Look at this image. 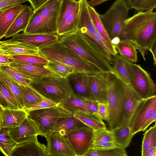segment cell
<instances>
[{
	"instance_id": "obj_1",
	"label": "cell",
	"mask_w": 156,
	"mask_h": 156,
	"mask_svg": "<svg viewBox=\"0 0 156 156\" xmlns=\"http://www.w3.org/2000/svg\"><path fill=\"white\" fill-rule=\"evenodd\" d=\"M124 30L126 39L145 61L147 52L156 43V12L152 10L137 12L125 20Z\"/></svg>"
},
{
	"instance_id": "obj_2",
	"label": "cell",
	"mask_w": 156,
	"mask_h": 156,
	"mask_svg": "<svg viewBox=\"0 0 156 156\" xmlns=\"http://www.w3.org/2000/svg\"><path fill=\"white\" fill-rule=\"evenodd\" d=\"M58 36V41L62 44L99 71L114 73L112 65L86 35L76 30Z\"/></svg>"
},
{
	"instance_id": "obj_3",
	"label": "cell",
	"mask_w": 156,
	"mask_h": 156,
	"mask_svg": "<svg viewBox=\"0 0 156 156\" xmlns=\"http://www.w3.org/2000/svg\"><path fill=\"white\" fill-rule=\"evenodd\" d=\"M60 0H49L33 12L23 32L26 34H56Z\"/></svg>"
},
{
	"instance_id": "obj_4",
	"label": "cell",
	"mask_w": 156,
	"mask_h": 156,
	"mask_svg": "<svg viewBox=\"0 0 156 156\" xmlns=\"http://www.w3.org/2000/svg\"><path fill=\"white\" fill-rule=\"evenodd\" d=\"M108 115L106 121L109 130L118 127L123 116L125 104L123 82L114 73H106Z\"/></svg>"
},
{
	"instance_id": "obj_5",
	"label": "cell",
	"mask_w": 156,
	"mask_h": 156,
	"mask_svg": "<svg viewBox=\"0 0 156 156\" xmlns=\"http://www.w3.org/2000/svg\"><path fill=\"white\" fill-rule=\"evenodd\" d=\"M39 55L48 61L56 60L73 67L75 72L92 74L99 71L58 41L39 48Z\"/></svg>"
},
{
	"instance_id": "obj_6",
	"label": "cell",
	"mask_w": 156,
	"mask_h": 156,
	"mask_svg": "<svg viewBox=\"0 0 156 156\" xmlns=\"http://www.w3.org/2000/svg\"><path fill=\"white\" fill-rule=\"evenodd\" d=\"M30 84L42 97L57 105L62 103L73 94L67 77H44L32 78Z\"/></svg>"
},
{
	"instance_id": "obj_7",
	"label": "cell",
	"mask_w": 156,
	"mask_h": 156,
	"mask_svg": "<svg viewBox=\"0 0 156 156\" xmlns=\"http://www.w3.org/2000/svg\"><path fill=\"white\" fill-rule=\"evenodd\" d=\"M129 10L125 0H116L104 14H99L105 29L111 40L118 37L127 39L124 30V23Z\"/></svg>"
},
{
	"instance_id": "obj_8",
	"label": "cell",
	"mask_w": 156,
	"mask_h": 156,
	"mask_svg": "<svg viewBox=\"0 0 156 156\" xmlns=\"http://www.w3.org/2000/svg\"><path fill=\"white\" fill-rule=\"evenodd\" d=\"M27 112V117L36 126L39 135L44 136L53 132L55 125L59 118L71 116L73 114L59 104L49 108Z\"/></svg>"
},
{
	"instance_id": "obj_9",
	"label": "cell",
	"mask_w": 156,
	"mask_h": 156,
	"mask_svg": "<svg viewBox=\"0 0 156 156\" xmlns=\"http://www.w3.org/2000/svg\"><path fill=\"white\" fill-rule=\"evenodd\" d=\"M94 134V130L85 125L71 131L65 136L75 156H84L91 148Z\"/></svg>"
},
{
	"instance_id": "obj_10",
	"label": "cell",
	"mask_w": 156,
	"mask_h": 156,
	"mask_svg": "<svg viewBox=\"0 0 156 156\" xmlns=\"http://www.w3.org/2000/svg\"><path fill=\"white\" fill-rule=\"evenodd\" d=\"M133 79L130 84L142 99L156 94V86L149 73L139 65L132 63Z\"/></svg>"
},
{
	"instance_id": "obj_11",
	"label": "cell",
	"mask_w": 156,
	"mask_h": 156,
	"mask_svg": "<svg viewBox=\"0 0 156 156\" xmlns=\"http://www.w3.org/2000/svg\"><path fill=\"white\" fill-rule=\"evenodd\" d=\"M156 110V95L143 99L140 101L129 124L130 132L133 135L140 131L143 125Z\"/></svg>"
},
{
	"instance_id": "obj_12",
	"label": "cell",
	"mask_w": 156,
	"mask_h": 156,
	"mask_svg": "<svg viewBox=\"0 0 156 156\" xmlns=\"http://www.w3.org/2000/svg\"><path fill=\"white\" fill-rule=\"evenodd\" d=\"M47 141L48 156H75V153L66 136L56 132L44 136Z\"/></svg>"
},
{
	"instance_id": "obj_13",
	"label": "cell",
	"mask_w": 156,
	"mask_h": 156,
	"mask_svg": "<svg viewBox=\"0 0 156 156\" xmlns=\"http://www.w3.org/2000/svg\"><path fill=\"white\" fill-rule=\"evenodd\" d=\"M67 77L74 95L83 99H94L91 90L90 74L75 72Z\"/></svg>"
},
{
	"instance_id": "obj_14",
	"label": "cell",
	"mask_w": 156,
	"mask_h": 156,
	"mask_svg": "<svg viewBox=\"0 0 156 156\" xmlns=\"http://www.w3.org/2000/svg\"><path fill=\"white\" fill-rule=\"evenodd\" d=\"M123 87L125 97L124 111L122 122L117 128L129 126L135 110L143 99L129 83L123 82Z\"/></svg>"
},
{
	"instance_id": "obj_15",
	"label": "cell",
	"mask_w": 156,
	"mask_h": 156,
	"mask_svg": "<svg viewBox=\"0 0 156 156\" xmlns=\"http://www.w3.org/2000/svg\"><path fill=\"white\" fill-rule=\"evenodd\" d=\"M0 51L7 56L39 55V48L30 44L13 40L12 38L0 41Z\"/></svg>"
},
{
	"instance_id": "obj_16",
	"label": "cell",
	"mask_w": 156,
	"mask_h": 156,
	"mask_svg": "<svg viewBox=\"0 0 156 156\" xmlns=\"http://www.w3.org/2000/svg\"><path fill=\"white\" fill-rule=\"evenodd\" d=\"M37 136L18 144L10 156H48L46 146L38 141Z\"/></svg>"
},
{
	"instance_id": "obj_17",
	"label": "cell",
	"mask_w": 156,
	"mask_h": 156,
	"mask_svg": "<svg viewBox=\"0 0 156 156\" xmlns=\"http://www.w3.org/2000/svg\"><path fill=\"white\" fill-rule=\"evenodd\" d=\"M8 129L12 138L17 144L39 135L36 126L27 117L20 125Z\"/></svg>"
},
{
	"instance_id": "obj_18",
	"label": "cell",
	"mask_w": 156,
	"mask_h": 156,
	"mask_svg": "<svg viewBox=\"0 0 156 156\" xmlns=\"http://www.w3.org/2000/svg\"><path fill=\"white\" fill-rule=\"evenodd\" d=\"M9 66L23 75L31 78L44 77H62L56 73L44 67L15 60H11Z\"/></svg>"
},
{
	"instance_id": "obj_19",
	"label": "cell",
	"mask_w": 156,
	"mask_h": 156,
	"mask_svg": "<svg viewBox=\"0 0 156 156\" xmlns=\"http://www.w3.org/2000/svg\"><path fill=\"white\" fill-rule=\"evenodd\" d=\"M79 10L77 30L90 39L94 37L97 30L93 23L88 7L87 0H79Z\"/></svg>"
},
{
	"instance_id": "obj_20",
	"label": "cell",
	"mask_w": 156,
	"mask_h": 156,
	"mask_svg": "<svg viewBox=\"0 0 156 156\" xmlns=\"http://www.w3.org/2000/svg\"><path fill=\"white\" fill-rule=\"evenodd\" d=\"M12 38L31 44L39 48L58 41V36L56 34H26L23 32L15 35Z\"/></svg>"
},
{
	"instance_id": "obj_21",
	"label": "cell",
	"mask_w": 156,
	"mask_h": 156,
	"mask_svg": "<svg viewBox=\"0 0 156 156\" xmlns=\"http://www.w3.org/2000/svg\"><path fill=\"white\" fill-rule=\"evenodd\" d=\"M91 87L94 99L98 102L107 103L106 73L99 71L90 75Z\"/></svg>"
},
{
	"instance_id": "obj_22",
	"label": "cell",
	"mask_w": 156,
	"mask_h": 156,
	"mask_svg": "<svg viewBox=\"0 0 156 156\" xmlns=\"http://www.w3.org/2000/svg\"><path fill=\"white\" fill-rule=\"evenodd\" d=\"M33 11L32 7L23 5L21 10L6 32L4 37L8 38L12 37L20 32H23L28 25Z\"/></svg>"
},
{
	"instance_id": "obj_23",
	"label": "cell",
	"mask_w": 156,
	"mask_h": 156,
	"mask_svg": "<svg viewBox=\"0 0 156 156\" xmlns=\"http://www.w3.org/2000/svg\"><path fill=\"white\" fill-rule=\"evenodd\" d=\"M132 63L118 54L112 64L114 73L119 79L126 84L130 83L133 79Z\"/></svg>"
},
{
	"instance_id": "obj_24",
	"label": "cell",
	"mask_w": 156,
	"mask_h": 156,
	"mask_svg": "<svg viewBox=\"0 0 156 156\" xmlns=\"http://www.w3.org/2000/svg\"><path fill=\"white\" fill-rule=\"evenodd\" d=\"M22 4L5 8L0 15V40L4 37L6 32L21 10Z\"/></svg>"
},
{
	"instance_id": "obj_25",
	"label": "cell",
	"mask_w": 156,
	"mask_h": 156,
	"mask_svg": "<svg viewBox=\"0 0 156 156\" xmlns=\"http://www.w3.org/2000/svg\"><path fill=\"white\" fill-rule=\"evenodd\" d=\"M27 115V112L23 109L3 108V128H9L19 126Z\"/></svg>"
},
{
	"instance_id": "obj_26",
	"label": "cell",
	"mask_w": 156,
	"mask_h": 156,
	"mask_svg": "<svg viewBox=\"0 0 156 156\" xmlns=\"http://www.w3.org/2000/svg\"><path fill=\"white\" fill-rule=\"evenodd\" d=\"M59 105L73 114L93 113L85 103L84 99L73 94Z\"/></svg>"
},
{
	"instance_id": "obj_27",
	"label": "cell",
	"mask_w": 156,
	"mask_h": 156,
	"mask_svg": "<svg viewBox=\"0 0 156 156\" xmlns=\"http://www.w3.org/2000/svg\"><path fill=\"white\" fill-rule=\"evenodd\" d=\"M85 125L73 115L59 118L55 125L53 132H58L65 136L68 132Z\"/></svg>"
},
{
	"instance_id": "obj_28",
	"label": "cell",
	"mask_w": 156,
	"mask_h": 156,
	"mask_svg": "<svg viewBox=\"0 0 156 156\" xmlns=\"http://www.w3.org/2000/svg\"><path fill=\"white\" fill-rule=\"evenodd\" d=\"M19 87L22 96L23 109L26 111L43 100L44 97L35 90L20 85Z\"/></svg>"
},
{
	"instance_id": "obj_29",
	"label": "cell",
	"mask_w": 156,
	"mask_h": 156,
	"mask_svg": "<svg viewBox=\"0 0 156 156\" xmlns=\"http://www.w3.org/2000/svg\"><path fill=\"white\" fill-rule=\"evenodd\" d=\"M114 46L117 52L122 57L132 63L137 62V49L127 39H121Z\"/></svg>"
},
{
	"instance_id": "obj_30",
	"label": "cell",
	"mask_w": 156,
	"mask_h": 156,
	"mask_svg": "<svg viewBox=\"0 0 156 156\" xmlns=\"http://www.w3.org/2000/svg\"><path fill=\"white\" fill-rule=\"evenodd\" d=\"M79 2H78L71 15L57 29L56 34L62 36L75 32L77 30L79 13Z\"/></svg>"
},
{
	"instance_id": "obj_31",
	"label": "cell",
	"mask_w": 156,
	"mask_h": 156,
	"mask_svg": "<svg viewBox=\"0 0 156 156\" xmlns=\"http://www.w3.org/2000/svg\"><path fill=\"white\" fill-rule=\"evenodd\" d=\"M73 115L94 130L106 128V126L103 120L97 114L78 113L73 114Z\"/></svg>"
},
{
	"instance_id": "obj_32",
	"label": "cell",
	"mask_w": 156,
	"mask_h": 156,
	"mask_svg": "<svg viewBox=\"0 0 156 156\" xmlns=\"http://www.w3.org/2000/svg\"><path fill=\"white\" fill-rule=\"evenodd\" d=\"M111 131L115 143L124 148L129 146L134 136L131 133L129 126L116 128Z\"/></svg>"
},
{
	"instance_id": "obj_33",
	"label": "cell",
	"mask_w": 156,
	"mask_h": 156,
	"mask_svg": "<svg viewBox=\"0 0 156 156\" xmlns=\"http://www.w3.org/2000/svg\"><path fill=\"white\" fill-rule=\"evenodd\" d=\"M0 79L5 83L12 93L18 102L20 108L23 109L22 96L19 87L20 84L0 68Z\"/></svg>"
},
{
	"instance_id": "obj_34",
	"label": "cell",
	"mask_w": 156,
	"mask_h": 156,
	"mask_svg": "<svg viewBox=\"0 0 156 156\" xmlns=\"http://www.w3.org/2000/svg\"><path fill=\"white\" fill-rule=\"evenodd\" d=\"M17 144L13 140L8 128H2L0 131V151L6 156H10Z\"/></svg>"
},
{
	"instance_id": "obj_35",
	"label": "cell",
	"mask_w": 156,
	"mask_h": 156,
	"mask_svg": "<svg viewBox=\"0 0 156 156\" xmlns=\"http://www.w3.org/2000/svg\"><path fill=\"white\" fill-rule=\"evenodd\" d=\"M125 148L118 146L101 149L90 148L84 156H127Z\"/></svg>"
},
{
	"instance_id": "obj_36",
	"label": "cell",
	"mask_w": 156,
	"mask_h": 156,
	"mask_svg": "<svg viewBox=\"0 0 156 156\" xmlns=\"http://www.w3.org/2000/svg\"><path fill=\"white\" fill-rule=\"evenodd\" d=\"M78 2L77 0H60L58 20V28L60 27L71 15Z\"/></svg>"
},
{
	"instance_id": "obj_37",
	"label": "cell",
	"mask_w": 156,
	"mask_h": 156,
	"mask_svg": "<svg viewBox=\"0 0 156 156\" xmlns=\"http://www.w3.org/2000/svg\"><path fill=\"white\" fill-rule=\"evenodd\" d=\"M44 67L56 73L62 78H66L75 72L73 67L56 60L48 61Z\"/></svg>"
},
{
	"instance_id": "obj_38",
	"label": "cell",
	"mask_w": 156,
	"mask_h": 156,
	"mask_svg": "<svg viewBox=\"0 0 156 156\" xmlns=\"http://www.w3.org/2000/svg\"><path fill=\"white\" fill-rule=\"evenodd\" d=\"M88 7L94 25L97 30L100 34L112 48L116 49L111 43V40L106 32L99 17V14L94 7L88 4Z\"/></svg>"
},
{
	"instance_id": "obj_39",
	"label": "cell",
	"mask_w": 156,
	"mask_h": 156,
	"mask_svg": "<svg viewBox=\"0 0 156 156\" xmlns=\"http://www.w3.org/2000/svg\"><path fill=\"white\" fill-rule=\"evenodd\" d=\"M11 60H13L37 66L44 67L48 61L40 55H19L8 56Z\"/></svg>"
},
{
	"instance_id": "obj_40",
	"label": "cell",
	"mask_w": 156,
	"mask_h": 156,
	"mask_svg": "<svg viewBox=\"0 0 156 156\" xmlns=\"http://www.w3.org/2000/svg\"><path fill=\"white\" fill-rule=\"evenodd\" d=\"M147 130L143 134L141 146V155L144 156L147 151L151 147L156 146V125Z\"/></svg>"
},
{
	"instance_id": "obj_41",
	"label": "cell",
	"mask_w": 156,
	"mask_h": 156,
	"mask_svg": "<svg viewBox=\"0 0 156 156\" xmlns=\"http://www.w3.org/2000/svg\"><path fill=\"white\" fill-rule=\"evenodd\" d=\"M0 68L20 85L34 90L30 84L32 78L23 75L9 66H0Z\"/></svg>"
},
{
	"instance_id": "obj_42",
	"label": "cell",
	"mask_w": 156,
	"mask_h": 156,
	"mask_svg": "<svg viewBox=\"0 0 156 156\" xmlns=\"http://www.w3.org/2000/svg\"><path fill=\"white\" fill-rule=\"evenodd\" d=\"M130 10L134 9L137 12L154 10L156 7V0H125Z\"/></svg>"
},
{
	"instance_id": "obj_43",
	"label": "cell",
	"mask_w": 156,
	"mask_h": 156,
	"mask_svg": "<svg viewBox=\"0 0 156 156\" xmlns=\"http://www.w3.org/2000/svg\"><path fill=\"white\" fill-rule=\"evenodd\" d=\"M0 92L12 109H20L14 96L5 83L0 79Z\"/></svg>"
},
{
	"instance_id": "obj_44",
	"label": "cell",
	"mask_w": 156,
	"mask_h": 156,
	"mask_svg": "<svg viewBox=\"0 0 156 156\" xmlns=\"http://www.w3.org/2000/svg\"><path fill=\"white\" fill-rule=\"evenodd\" d=\"M105 142H114L111 131L107 128L94 130L93 143Z\"/></svg>"
},
{
	"instance_id": "obj_45",
	"label": "cell",
	"mask_w": 156,
	"mask_h": 156,
	"mask_svg": "<svg viewBox=\"0 0 156 156\" xmlns=\"http://www.w3.org/2000/svg\"><path fill=\"white\" fill-rule=\"evenodd\" d=\"M97 115L102 120L105 121L107 120L108 115V107L107 103L98 102Z\"/></svg>"
},
{
	"instance_id": "obj_46",
	"label": "cell",
	"mask_w": 156,
	"mask_h": 156,
	"mask_svg": "<svg viewBox=\"0 0 156 156\" xmlns=\"http://www.w3.org/2000/svg\"><path fill=\"white\" fill-rule=\"evenodd\" d=\"M57 105H58L51 100L44 97L42 101L33 106L29 111L46 108L54 106Z\"/></svg>"
},
{
	"instance_id": "obj_47",
	"label": "cell",
	"mask_w": 156,
	"mask_h": 156,
	"mask_svg": "<svg viewBox=\"0 0 156 156\" xmlns=\"http://www.w3.org/2000/svg\"><path fill=\"white\" fill-rule=\"evenodd\" d=\"M27 0H0V10L11 6L22 4Z\"/></svg>"
},
{
	"instance_id": "obj_48",
	"label": "cell",
	"mask_w": 156,
	"mask_h": 156,
	"mask_svg": "<svg viewBox=\"0 0 156 156\" xmlns=\"http://www.w3.org/2000/svg\"><path fill=\"white\" fill-rule=\"evenodd\" d=\"M118 146L119 145L114 142H96L92 143L91 148L94 149H104L112 147Z\"/></svg>"
},
{
	"instance_id": "obj_49",
	"label": "cell",
	"mask_w": 156,
	"mask_h": 156,
	"mask_svg": "<svg viewBox=\"0 0 156 156\" xmlns=\"http://www.w3.org/2000/svg\"><path fill=\"white\" fill-rule=\"evenodd\" d=\"M84 102L91 112L97 114L98 102L94 99H83Z\"/></svg>"
},
{
	"instance_id": "obj_50",
	"label": "cell",
	"mask_w": 156,
	"mask_h": 156,
	"mask_svg": "<svg viewBox=\"0 0 156 156\" xmlns=\"http://www.w3.org/2000/svg\"><path fill=\"white\" fill-rule=\"evenodd\" d=\"M156 110L154 112L150 117L144 123L140 131H144L152 123L154 122H156Z\"/></svg>"
},
{
	"instance_id": "obj_51",
	"label": "cell",
	"mask_w": 156,
	"mask_h": 156,
	"mask_svg": "<svg viewBox=\"0 0 156 156\" xmlns=\"http://www.w3.org/2000/svg\"><path fill=\"white\" fill-rule=\"evenodd\" d=\"M30 3L34 11L35 10L39 7L49 0H27Z\"/></svg>"
},
{
	"instance_id": "obj_52",
	"label": "cell",
	"mask_w": 156,
	"mask_h": 156,
	"mask_svg": "<svg viewBox=\"0 0 156 156\" xmlns=\"http://www.w3.org/2000/svg\"><path fill=\"white\" fill-rule=\"evenodd\" d=\"M11 60L8 56L0 51V66H9Z\"/></svg>"
},
{
	"instance_id": "obj_53",
	"label": "cell",
	"mask_w": 156,
	"mask_h": 156,
	"mask_svg": "<svg viewBox=\"0 0 156 156\" xmlns=\"http://www.w3.org/2000/svg\"><path fill=\"white\" fill-rule=\"evenodd\" d=\"M0 105L3 108L12 109L11 105L0 92Z\"/></svg>"
},
{
	"instance_id": "obj_54",
	"label": "cell",
	"mask_w": 156,
	"mask_h": 156,
	"mask_svg": "<svg viewBox=\"0 0 156 156\" xmlns=\"http://www.w3.org/2000/svg\"><path fill=\"white\" fill-rule=\"evenodd\" d=\"M111 0H90L87 1L88 4L94 7L98 5L105 2Z\"/></svg>"
},
{
	"instance_id": "obj_55",
	"label": "cell",
	"mask_w": 156,
	"mask_h": 156,
	"mask_svg": "<svg viewBox=\"0 0 156 156\" xmlns=\"http://www.w3.org/2000/svg\"><path fill=\"white\" fill-rule=\"evenodd\" d=\"M156 146H153L150 148L146 152L144 156H156Z\"/></svg>"
},
{
	"instance_id": "obj_56",
	"label": "cell",
	"mask_w": 156,
	"mask_h": 156,
	"mask_svg": "<svg viewBox=\"0 0 156 156\" xmlns=\"http://www.w3.org/2000/svg\"><path fill=\"white\" fill-rule=\"evenodd\" d=\"M149 51L151 52L152 54L153 59L154 61V64L156 66V43L154 44L153 47Z\"/></svg>"
},
{
	"instance_id": "obj_57",
	"label": "cell",
	"mask_w": 156,
	"mask_h": 156,
	"mask_svg": "<svg viewBox=\"0 0 156 156\" xmlns=\"http://www.w3.org/2000/svg\"><path fill=\"white\" fill-rule=\"evenodd\" d=\"M3 108L0 105V131L3 128Z\"/></svg>"
},
{
	"instance_id": "obj_58",
	"label": "cell",
	"mask_w": 156,
	"mask_h": 156,
	"mask_svg": "<svg viewBox=\"0 0 156 156\" xmlns=\"http://www.w3.org/2000/svg\"><path fill=\"white\" fill-rule=\"evenodd\" d=\"M1 9L0 10V15L1 14V13L2 12V11H3V10L5 9Z\"/></svg>"
}]
</instances>
